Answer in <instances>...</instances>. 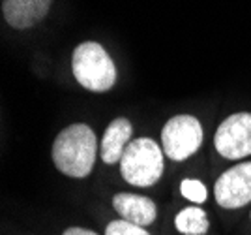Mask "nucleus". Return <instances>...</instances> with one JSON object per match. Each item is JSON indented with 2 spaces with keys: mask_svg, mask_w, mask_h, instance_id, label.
<instances>
[{
  "mask_svg": "<svg viewBox=\"0 0 251 235\" xmlns=\"http://www.w3.org/2000/svg\"><path fill=\"white\" fill-rule=\"evenodd\" d=\"M131 134H133V126L126 117H116L115 120H111L101 139V147H100L101 160L109 166H113L116 162L120 164L126 147L129 145Z\"/></svg>",
  "mask_w": 251,
  "mask_h": 235,
  "instance_id": "obj_9",
  "label": "nucleus"
},
{
  "mask_svg": "<svg viewBox=\"0 0 251 235\" xmlns=\"http://www.w3.org/2000/svg\"><path fill=\"white\" fill-rule=\"evenodd\" d=\"M165 170L161 147L154 139L137 138L126 147L122 160H120V173L126 182L147 188L156 184Z\"/></svg>",
  "mask_w": 251,
  "mask_h": 235,
  "instance_id": "obj_3",
  "label": "nucleus"
},
{
  "mask_svg": "<svg viewBox=\"0 0 251 235\" xmlns=\"http://www.w3.org/2000/svg\"><path fill=\"white\" fill-rule=\"evenodd\" d=\"M98 154L94 130L83 122L64 128L52 143V162L56 170L74 179L90 175Z\"/></svg>",
  "mask_w": 251,
  "mask_h": 235,
  "instance_id": "obj_1",
  "label": "nucleus"
},
{
  "mask_svg": "<svg viewBox=\"0 0 251 235\" xmlns=\"http://www.w3.org/2000/svg\"><path fill=\"white\" fill-rule=\"evenodd\" d=\"M105 235H150L143 226L131 224L126 220H115L109 222L105 228Z\"/></svg>",
  "mask_w": 251,
  "mask_h": 235,
  "instance_id": "obj_12",
  "label": "nucleus"
},
{
  "mask_svg": "<svg viewBox=\"0 0 251 235\" xmlns=\"http://www.w3.org/2000/svg\"><path fill=\"white\" fill-rule=\"evenodd\" d=\"M214 196L223 209H240L251 203V162H242L221 173Z\"/></svg>",
  "mask_w": 251,
  "mask_h": 235,
  "instance_id": "obj_6",
  "label": "nucleus"
},
{
  "mask_svg": "<svg viewBox=\"0 0 251 235\" xmlns=\"http://www.w3.org/2000/svg\"><path fill=\"white\" fill-rule=\"evenodd\" d=\"M52 0H2V15L6 23L25 30L40 23L47 15Z\"/></svg>",
  "mask_w": 251,
  "mask_h": 235,
  "instance_id": "obj_7",
  "label": "nucleus"
},
{
  "mask_svg": "<svg viewBox=\"0 0 251 235\" xmlns=\"http://www.w3.org/2000/svg\"><path fill=\"white\" fill-rule=\"evenodd\" d=\"M113 207L116 209V213L122 216V220L143 226V228L154 224L157 216L156 203L147 196L120 192L113 198Z\"/></svg>",
  "mask_w": 251,
  "mask_h": 235,
  "instance_id": "obj_8",
  "label": "nucleus"
},
{
  "mask_svg": "<svg viewBox=\"0 0 251 235\" xmlns=\"http://www.w3.org/2000/svg\"><path fill=\"white\" fill-rule=\"evenodd\" d=\"M216 150L227 160L251 156V113L229 115L214 136Z\"/></svg>",
  "mask_w": 251,
  "mask_h": 235,
  "instance_id": "obj_5",
  "label": "nucleus"
},
{
  "mask_svg": "<svg viewBox=\"0 0 251 235\" xmlns=\"http://www.w3.org/2000/svg\"><path fill=\"white\" fill-rule=\"evenodd\" d=\"M202 143V126L193 115L171 117L161 130V147L171 160L182 162L199 150Z\"/></svg>",
  "mask_w": 251,
  "mask_h": 235,
  "instance_id": "obj_4",
  "label": "nucleus"
},
{
  "mask_svg": "<svg viewBox=\"0 0 251 235\" xmlns=\"http://www.w3.org/2000/svg\"><path fill=\"white\" fill-rule=\"evenodd\" d=\"M250 218H251V214H250Z\"/></svg>",
  "mask_w": 251,
  "mask_h": 235,
  "instance_id": "obj_14",
  "label": "nucleus"
},
{
  "mask_svg": "<svg viewBox=\"0 0 251 235\" xmlns=\"http://www.w3.org/2000/svg\"><path fill=\"white\" fill-rule=\"evenodd\" d=\"M180 192L186 200H189L191 203H197V205L204 203L206 198H208L206 186L201 181H197V179H184L180 182Z\"/></svg>",
  "mask_w": 251,
  "mask_h": 235,
  "instance_id": "obj_11",
  "label": "nucleus"
},
{
  "mask_svg": "<svg viewBox=\"0 0 251 235\" xmlns=\"http://www.w3.org/2000/svg\"><path fill=\"white\" fill-rule=\"evenodd\" d=\"M72 70L79 85L92 92H107L116 83V66L98 42H83L72 57Z\"/></svg>",
  "mask_w": 251,
  "mask_h": 235,
  "instance_id": "obj_2",
  "label": "nucleus"
},
{
  "mask_svg": "<svg viewBox=\"0 0 251 235\" xmlns=\"http://www.w3.org/2000/svg\"><path fill=\"white\" fill-rule=\"evenodd\" d=\"M62 235H98L92 230H86V228H79V226H74V228H68Z\"/></svg>",
  "mask_w": 251,
  "mask_h": 235,
  "instance_id": "obj_13",
  "label": "nucleus"
},
{
  "mask_svg": "<svg viewBox=\"0 0 251 235\" xmlns=\"http://www.w3.org/2000/svg\"><path fill=\"white\" fill-rule=\"evenodd\" d=\"M175 226L182 235H206L210 222L201 207H186L176 214Z\"/></svg>",
  "mask_w": 251,
  "mask_h": 235,
  "instance_id": "obj_10",
  "label": "nucleus"
}]
</instances>
